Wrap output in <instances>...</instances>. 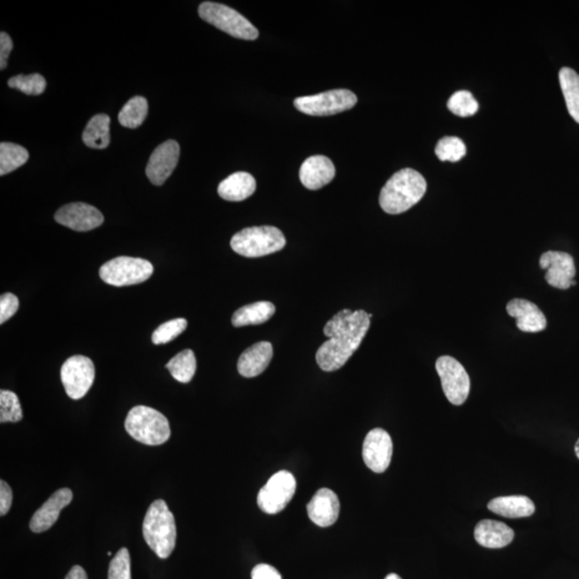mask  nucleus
Segmentation results:
<instances>
[{
	"instance_id": "nucleus-22",
	"label": "nucleus",
	"mask_w": 579,
	"mask_h": 579,
	"mask_svg": "<svg viewBox=\"0 0 579 579\" xmlns=\"http://www.w3.org/2000/svg\"><path fill=\"white\" fill-rule=\"evenodd\" d=\"M256 181L253 175L247 172H236L221 181L218 194L230 202H240L255 194Z\"/></svg>"
},
{
	"instance_id": "nucleus-32",
	"label": "nucleus",
	"mask_w": 579,
	"mask_h": 579,
	"mask_svg": "<svg viewBox=\"0 0 579 579\" xmlns=\"http://www.w3.org/2000/svg\"><path fill=\"white\" fill-rule=\"evenodd\" d=\"M467 149L465 143L460 138L446 137L438 142L436 146L437 157L441 161H451L456 163L465 157Z\"/></svg>"
},
{
	"instance_id": "nucleus-14",
	"label": "nucleus",
	"mask_w": 579,
	"mask_h": 579,
	"mask_svg": "<svg viewBox=\"0 0 579 579\" xmlns=\"http://www.w3.org/2000/svg\"><path fill=\"white\" fill-rule=\"evenodd\" d=\"M179 144L174 140L165 141L154 150L146 167V176L150 183L161 186L165 183L179 164Z\"/></svg>"
},
{
	"instance_id": "nucleus-10",
	"label": "nucleus",
	"mask_w": 579,
	"mask_h": 579,
	"mask_svg": "<svg viewBox=\"0 0 579 579\" xmlns=\"http://www.w3.org/2000/svg\"><path fill=\"white\" fill-rule=\"evenodd\" d=\"M296 491V480L289 471H279L261 488L258 506L266 514H277L289 505Z\"/></svg>"
},
{
	"instance_id": "nucleus-21",
	"label": "nucleus",
	"mask_w": 579,
	"mask_h": 579,
	"mask_svg": "<svg viewBox=\"0 0 579 579\" xmlns=\"http://www.w3.org/2000/svg\"><path fill=\"white\" fill-rule=\"evenodd\" d=\"M515 533L505 522L484 520L475 529L476 541L486 548H502L514 540Z\"/></svg>"
},
{
	"instance_id": "nucleus-39",
	"label": "nucleus",
	"mask_w": 579,
	"mask_h": 579,
	"mask_svg": "<svg viewBox=\"0 0 579 579\" xmlns=\"http://www.w3.org/2000/svg\"><path fill=\"white\" fill-rule=\"evenodd\" d=\"M253 579H283L280 573L270 565H258L251 572Z\"/></svg>"
},
{
	"instance_id": "nucleus-33",
	"label": "nucleus",
	"mask_w": 579,
	"mask_h": 579,
	"mask_svg": "<svg viewBox=\"0 0 579 579\" xmlns=\"http://www.w3.org/2000/svg\"><path fill=\"white\" fill-rule=\"evenodd\" d=\"M447 108L453 114L461 116V118H468V116L475 115L478 110V103L473 95L468 90H460L452 97L447 103Z\"/></svg>"
},
{
	"instance_id": "nucleus-37",
	"label": "nucleus",
	"mask_w": 579,
	"mask_h": 579,
	"mask_svg": "<svg viewBox=\"0 0 579 579\" xmlns=\"http://www.w3.org/2000/svg\"><path fill=\"white\" fill-rule=\"evenodd\" d=\"M12 500L13 493L11 488L4 480L0 481V515L4 516L8 514L12 506Z\"/></svg>"
},
{
	"instance_id": "nucleus-23",
	"label": "nucleus",
	"mask_w": 579,
	"mask_h": 579,
	"mask_svg": "<svg viewBox=\"0 0 579 579\" xmlns=\"http://www.w3.org/2000/svg\"><path fill=\"white\" fill-rule=\"evenodd\" d=\"M487 507L488 510L507 518L529 517L536 511L535 503L526 496L498 497Z\"/></svg>"
},
{
	"instance_id": "nucleus-4",
	"label": "nucleus",
	"mask_w": 579,
	"mask_h": 579,
	"mask_svg": "<svg viewBox=\"0 0 579 579\" xmlns=\"http://www.w3.org/2000/svg\"><path fill=\"white\" fill-rule=\"evenodd\" d=\"M125 428L134 440L146 446L164 445L171 436L167 417L146 406H137L129 411Z\"/></svg>"
},
{
	"instance_id": "nucleus-28",
	"label": "nucleus",
	"mask_w": 579,
	"mask_h": 579,
	"mask_svg": "<svg viewBox=\"0 0 579 579\" xmlns=\"http://www.w3.org/2000/svg\"><path fill=\"white\" fill-rule=\"evenodd\" d=\"M29 154L23 146L3 142L0 144V175L13 172L27 163Z\"/></svg>"
},
{
	"instance_id": "nucleus-31",
	"label": "nucleus",
	"mask_w": 579,
	"mask_h": 579,
	"mask_svg": "<svg viewBox=\"0 0 579 579\" xmlns=\"http://www.w3.org/2000/svg\"><path fill=\"white\" fill-rule=\"evenodd\" d=\"M23 419L19 397L11 391L0 392V422L17 423Z\"/></svg>"
},
{
	"instance_id": "nucleus-29",
	"label": "nucleus",
	"mask_w": 579,
	"mask_h": 579,
	"mask_svg": "<svg viewBox=\"0 0 579 579\" xmlns=\"http://www.w3.org/2000/svg\"><path fill=\"white\" fill-rule=\"evenodd\" d=\"M167 369L175 380L189 384L195 374L196 360L193 350H184L175 355L167 364Z\"/></svg>"
},
{
	"instance_id": "nucleus-38",
	"label": "nucleus",
	"mask_w": 579,
	"mask_h": 579,
	"mask_svg": "<svg viewBox=\"0 0 579 579\" xmlns=\"http://www.w3.org/2000/svg\"><path fill=\"white\" fill-rule=\"evenodd\" d=\"M12 50V39L10 38L7 33L3 32L0 34V69L7 68L9 55Z\"/></svg>"
},
{
	"instance_id": "nucleus-42",
	"label": "nucleus",
	"mask_w": 579,
	"mask_h": 579,
	"mask_svg": "<svg viewBox=\"0 0 579 579\" xmlns=\"http://www.w3.org/2000/svg\"><path fill=\"white\" fill-rule=\"evenodd\" d=\"M575 454H576V456H577V458L579 460V439L577 440L576 445H575Z\"/></svg>"
},
{
	"instance_id": "nucleus-11",
	"label": "nucleus",
	"mask_w": 579,
	"mask_h": 579,
	"mask_svg": "<svg viewBox=\"0 0 579 579\" xmlns=\"http://www.w3.org/2000/svg\"><path fill=\"white\" fill-rule=\"evenodd\" d=\"M62 382L70 399L79 400L83 399L95 380V365L92 360L83 355L69 357L64 362L62 371Z\"/></svg>"
},
{
	"instance_id": "nucleus-40",
	"label": "nucleus",
	"mask_w": 579,
	"mask_h": 579,
	"mask_svg": "<svg viewBox=\"0 0 579 579\" xmlns=\"http://www.w3.org/2000/svg\"><path fill=\"white\" fill-rule=\"evenodd\" d=\"M65 579H88L84 568L80 566H73Z\"/></svg>"
},
{
	"instance_id": "nucleus-30",
	"label": "nucleus",
	"mask_w": 579,
	"mask_h": 579,
	"mask_svg": "<svg viewBox=\"0 0 579 579\" xmlns=\"http://www.w3.org/2000/svg\"><path fill=\"white\" fill-rule=\"evenodd\" d=\"M8 87L19 89V92L27 95H38L44 93L45 88H47V80L39 73L19 74L8 80Z\"/></svg>"
},
{
	"instance_id": "nucleus-20",
	"label": "nucleus",
	"mask_w": 579,
	"mask_h": 579,
	"mask_svg": "<svg viewBox=\"0 0 579 579\" xmlns=\"http://www.w3.org/2000/svg\"><path fill=\"white\" fill-rule=\"evenodd\" d=\"M273 359V346L268 341H261L246 349L240 355L238 369L245 377H258Z\"/></svg>"
},
{
	"instance_id": "nucleus-12",
	"label": "nucleus",
	"mask_w": 579,
	"mask_h": 579,
	"mask_svg": "<svg viewBox=\"0 0 579 579\" xmlns=\"http://www.w3.org/2000/svg\"><path fill=\"white\" fill-rule=\"evenodd\" d=\"M540 266L547 270L545 280L553 288L568 290L576 285V281H574L576 275L575 262L571 255L561 251H547L541 256Z\"/></svg>"
},
{
	"instance_id": "nucleus-7",
	"label": "nucleus",
	"mask_w": 579,
	"mask_h": 579,
	"mask_svg": "<svg viewBox=\"0 0 579 579\" xmlns=\"http://www.w3.org/2000/svg\"><path fill=\"white\" fill-rule=\"evenodd\" d=\"M154 273V266L148 260L118 256L108 261L99 270L100 278L114 286H127L144 283Z\"/></svg>"
},
{
	"instance_id": "nucleus-34",
	"label": "nucleus",
	"mask_w": 579,
	"mask_h": 579,
	"mask_svg": "<svg viewBox=\"0 0 579 579\" xmlns=\"http://www.w3.org/2000/svg\"><path fill=\"white\" fill-rule=\"evenodd\" d=\"M188 322L186 319L179 318L165 322L154 331L152 340L155 345H164L179 337L186 329Z\"/></svg>"
},
{
	"instance_id": "nucleus-6",
	"label": "nucleus",
	"mask_w": 579,
	"mask_h": 579,
	"mask_svg": "<svg viewBox=\"0 0 579 579\" xmlns=\"http://www.w3.org/2000/svg\"><path fill=\"white\" fill-rule=\"evenodd\" d=\"M199 15L205 22L214 25L232 37L243 40H255L259 37L258 29L248 19L225 4L202 3L199 7Z\"/></svg>"
},
{
	"instance_id": "nucleus-36",
	"label": "nucleus",
	"mask_w": 579,
	"mask_h": 579,
	"mask_svg": "<svg viewBox=\"0 0 579 579\" xmlns=\"http://www.w3.org/2000/svg\"><path fill=\"white\" fill-rule=\"evenodd\" d=\"M19 301L12 293H4L0 297V324L11 319L19 310Z\"/></svg>"
},
{
	"instance_id": "nucleus-2",
	"label": "nucleus",
	"mask_w": 579,
	"mask_h": 579,
	"mask_svg": "<svg viewBox=\"0 0 579 579\" xmlns=\"http://www.w3.org/2000/svg\"><path fill=\"white\" fill-rule=\"evenodd\" d=\"M426 190L427 183L421 173L413 169H402L382 188L380 206L387 214L405 213L420 202Z\"/></svg>"
},
{
	"instance_id": "nucleus-19",
	"label": "nucleus",
	"mask_w": 579,
	"mask_h": 579,
	"mask_svg": "<svg viewBox=\"0 0 579 579\" xmlns=\"http://www.w3.org/2000/svg\"><path fill=\"white\" fill-rule=\"evenodd\" d=\"M336 174L335 165L325 156L316 155L307 158L301 164L300 179L309 190H318L330 184Z\"/></svg>"
},
{
	"instance_id": "nucleus-26",
	"label": "nucleus",
	"mask_w": 579,
	"mask_h": 579,
	"mask_svg": "<svg viewBox=\"0 0 579 579\" xmlns=\"http://www.w3.org/2000/svg\"><path fill=\"white\" fill-rule=\"evenodd\" d=\"M563 95H565L568 113L579 124V75L571 68H562L559 72Z\"/></svg>"
},
{
	"instance_id": "nucleus-8",
	"label": "nucleus",
	"mask_w": 579,
	"mask_h": 579,
	"mask_svg": "<svg viewBox=\"0 0 579 579\" xmlns=\"http://www.w3.org/2000/svg\"><path fill=\"white\" fill-rule=\"evenodd\" d=\"M357 103L354 93L347 89H335L330 92L296 98L295 108L301 113L311 116H330L351 110Z\"/></svg>"
},
{
	"instance_id": "nucleus-3",
	"label": "nucleus",
	"mask_w": 579,
	"mask_h": 579,
	"mask_svg": "<svg viewBox=\"0 0 579 579\" xmlns=\"http://www.w3.org/2000/svg\"><path fill=\"white\" fill-rule=\"evenodd\" d=\"M144 540L150 550L161 559H167L176 545V522L172 512L164 500H156L150 505L143 522Z\"/></svg>"
},
{
	"instance_id": "nucleus-17",
	"label": "nucleus",
	"mask_w": 579,
	"mask_h": 579,
	"mask_svg": "<svg viewBox=\"0 0 579 579\" xmlns=\"http://www.w3.org/2000/svg\"><path fill=\"white\" fill-rule=\"evenodd\" d=\"M307 512L316 526L326 528L334 525L340 512L339 497L329 488H321L307 506Z\"/></svg>"
},
{
	"instance_id": "nucleus-27",
	"label": "nucleus",
	"mask_w": 579,
	"mask_h": 579,
	"mask_svg": "<svg viewBox=\"0 0 579 579\" xmlns=\"http://www.w3.org/2000/svg\"><path fill=\"white\" fill-rule=\"evenodd\" d=\"M149 113V103L144 97L131 98L118 114V122L126 128L135 129L144 123Z\"/></svg>"
},
{
	"instance_id": "nucleus-16",
	"label": "nucleus",
	"mask_w": 579,
	"mask_h": 579,
	"mask_svg": "<svg viewBox=\"0 0 579 579\" xmlns=\"http://www.w3.org/2000/svg\"><path fill=\"white\" fill-rule=\"evenodd\" d=\"M73 499V493L69 488L54 492L47 502L34 513L29 522L30 530L34 533L48 531L57 522L60 512L70 505Z\"/></svg>"
},
{
	"instance_id": "nucleus-35",
	"label": "nucleus",
	"mask_w": 579,
	"mask_h": 579,
	"mask_svg": "<svg viewBox=\"0 0 579 579\" xmlns=\"http://www.w3.org/2000/svg\"><path fill=\"white\" fill-rule=\"evenodd\" d=\"M108 579H131L130 553L127 548L119 550L110 562Z\"/></svg>"
},
{
	"instance_id": "nucleus-5",
	"label": "nucleus",
	"mask_w": 579,
	"mask_h": 579,
	"mask_svg": "<svg viewBox=\"0 0 579 579\" xmlns=\"http://www.w3.org/2000/svg\"><path fill=\"white\" fill-rule=\"evenodd\" d=\"M286 238L275 226L263 225L246 228L231 240L232 249L246 258H260L283 250Z\"/></svg>"
},
{
	"instance_id": "nucleus-9",
	"label": "nucleus",
	"mask_w": 579,
	"mask_h": 579,
	"mask_svg": "<svg viewBox=\"0 0 579 579\" xmlns=\"http://www.w3.org/2000/svg\"><path fill=\"white\" fill-rule=\"evenodd\" d=\"M436 369L441 379L443 392L451 404H465L470 392V377L454 357L443 355L436 362Z\"/></svg>"
},
{
	"instance_id": "nucleus-13",
	"label": "nucleus",
	"mask_w": 579,
	"mask_h": 579,
	"mask_svg": "<svg viewBox=\"0 0 579 579\" xmlns=\"http://www.w3.org/2000/svg\"><path fill=\"white\" fill-rule=\"evenodd\" d=\"M392 456V442L389 432L375 428L369 432L362 445V460L376 473L386 471Z\"/></svg>"
},
{
	"instance_id": "nucleus-18",
	"label": "nucleus",
	"mask_w": 579,
	"mask_h": 579,
	"mask_svg": "<svg viewBox=\"0 0 579 579\" xmlns=\"http://www.w3.org/2000/svg\"><path fill=\"white\" fill-rule=\"evenodd\" d=\"M507 314L516 319L518 330L525 333H538L546 329L547 320L542 310L532 303L523 299H514L508 301L507 305Z\"/></svg>"
},
{
	"instance_id": "nucleus-15",
	"label": "nucleus",
	"mask_w": 579,
	"mask_h": 579,
	"mask_svg": "<svg viewBox=\"0 0 579 579\" xmlns=\"http://www.w3.org/2000/svg\"><path fill=\"white\" fill-rule=\"evenodd\" d=\"M55 220L67 228L88 232L98 228L104 221L102 211L87 203H70L60 208L55 214Z\"/></svg>"
},
{
	"instance_id": "nucleus-41",
	"label": "nucleus",
	"mask_w": 579,
	"mask_h": 579,
	"mask_svg": "<svg viewBox=\"0 0 579 579\" xmlns=\"http://www.w3.org/2000/svg\"><path fill=\"white\" fill-rule=\"evenodd\" d=\"M385 579H402L400 576L397 575L395 573L389 574Z\"/></svg>"
},
{
	"instance_id": "nucleus-1",
	"label": "nucleus",
	"mask_w": 579,
	"mask_h": 579,
	"mask_svg": "<svg viewBox=\"0 0 579 579\" xmlns=\"http://www.w3.org/2000/svg\"><path fill=\"white\" fill-rule=\"evenodd\" d=\"M371 316L364 310L344 309L327 322L324 331L330 339L320 347L316 354L322 370H339L349 361L365 339Z\"/></svg>"
},
{
	"instance_id": "nucleus-24",
	"label": "nucleus",
	"mask_w": 579,
	"mask_h": 579,
	"mask_svg": "<svg viewBox=\"0 0 579 579\" xmlns=\"http://www.w3.org/2000/svg\"><path fill=\"white\" fill-rule=\"evenodd\" d=\"M275 311V305L270 301H256L236 310L232 316V324L241 327L265 324L274 316Z\"/></svg>"
},
{
	"instance_id": "nucleus-25",
	"label": "nucleus",
	"mask_w": 579,
	"mask_h": 579,
	"mask_svg": "<svg viewBox=\"0 0 579 579\" xmlns=\"http://www.w3.org/2000/svg\"><path fill=\"white\" fill-rule=\"evenodd\" d=\"M110 116L95 115L89 120L82 135L83 142L90 149H104L110 145Z\"/></svg>"
}]
</instances>
